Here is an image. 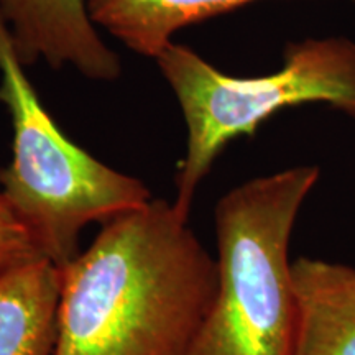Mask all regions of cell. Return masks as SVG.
Returning <instances> with one entry per match:
<instances>
[{"instance_id":"obj_8","label":"cell","mask_w":355,"mask_h":355,"mask_svg":"<svg viewBox=\"0 0 355 355\" xmlns=\"http://www.w3.org/2000/svg\"><path fill=\"white\" fill-rule=\"evenodd\" d=\"M257 0H87L91 19L140 56L157 60L186 26Z\"/></svg>"},{"instance_id":"obj_5","label":"cell","mask_w":355,"mask_h":355,"mask_svg":"<svg viewBox=\"0 0 355 355\" xmlns=\"http://www.w3.org/2000/svg\"><path fill=\"white\" fill-rule=\"evenodd\" d=\"M0 10L26 68L44 61L92 81L121 78V58L101 37L87 0H0Z\"/></svg>"},{"instance_id":"obj_4","label":"cell","mask_w":355,"mask_h":355,"mask_svg":"<svg viewBox=\"0 0 355 355\" xmlns=\"http://www.w3.org/2000/svg\"><path fill=\"white\" fill-rule=\"evenodd\" d=\"M155 61L180 104L188 130L173 201L186 217L198 188L225 146L242 135H254L279 110L326 104L355 119V42L349 38L290 43L282 68L254 78L222 73L176 42L168 44Z\"/></svg>"},{"instance_id":"obj_9","label":"cell","mask_w":355,"mask_h":355,"mask_svg":"<svg viewBox=\"0 0 355 355\" xmlns=\"http://www.w3.org/2000/svg\"><path fill=\"white\" fill-rule=\"evenodd\" d=\"M37 259L42 257L32 239L0 193V275Z\"/></svg>"},{"instance_id":"obj_2","label":"cell","mask_w":355,"mask_h":355,"mask_svg":"<svg viewBox=\"0 0 355 355\" xmlns=\"http://www.w3.org/2000/svg\"><path fill=\"white\" fill-rule=\"evenodd\" d=\"M319 175L313 165L286 168L235 186L217 201V293L189 355H295L290 242Z\"/></svg>"},{"instance_id":"obj_6","label":"cell","mask_w":355,"mask_h":355,"mask_svg":"<svg viewBox=\"0 0 355 355\" xmlns=\"http://www.w3.org/2000/svg\"><path fill=\"white\" fill-rule=\"evenodd\" d=\"M293 283L295 355H355V266L300 257L293 260Z\"/></svg>"},{"instance_id":"obj_7","label":"cell","mask_w":355,"mask_h":355,"mask_svg":"<svg viewBox=\"0 0 355 355\" xmlns=\"http://www.w3.org/2000/svg\"><path fill=\"white\" fill-rule=\"evenodd\" d=\"M60 272L44 259L0 275V355H55Z\"/></svg>"},{"instance_id":"obj_1","label":"cell","mask_w":355,"mask_h":355,"mask_svg":"<svg viewBox=\"0 0 355 355\" xmlns=\"http://www.w3.org/2000/svg\"><path fill=\"white\" fill-rule=\"evenodd\" d=\"M55 355H189L217 293V261L173 201L102 224L58 268Z\"/></svg>"},{"instance_id":"obj_3","label":"cell","mask_w":355,"mask_h":355,"mask_svg":"<svg viewBox=\"0 0 355 355\" xmlns=\"http://www.w3.org/2000/svg\"><path fill=\"white\" fill-rule=\"evenodd\" d=\"M0 10V102L12 122V159L0 193L42 259L58 268L79 252L83 230L153 199L139 178L105 165L58 125L25 73Z\"/></svg>"}]
</instances>
